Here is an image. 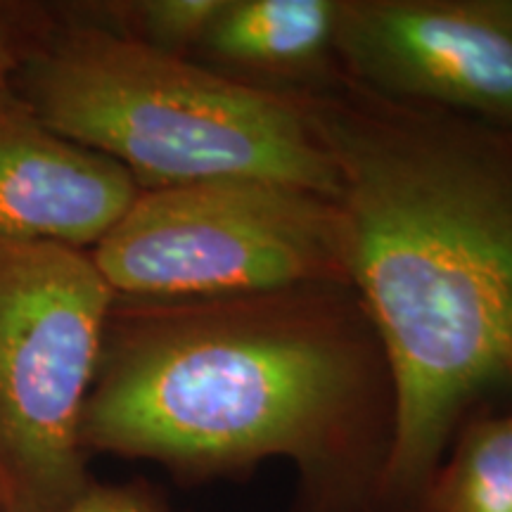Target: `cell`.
Listing matches in <instances>:
<instances>
[{"mask_svg":"<svg viewBox=\"0 0 512 512\" xmlns=\"http://www.w3.org/2000/svg\"><path fill=\"white\" fill-rule=\"evenodd\" d=\"M287 93L337 169L351 290L392 377L377 512H411L470 408L512 387V133L363 86Z\"/></svg>","mask_w":512,"mask_h":512,"instance_id":"cell-1","label":"cell"},{"mask_svg":"<svg viewBox=\"0 0 512 512\" xmlns=\"http://www.w3.org/2000/svg\"><path fill=\"white\" fill-rule=\"evenodd\" d=\"M136 302L107 320L83 451L155 460L188 482L285 458L294 512H377L394 392L351 287Z\"/></svg>","mask_w":512,"mask_h":512,"instance_id":"cell-2","label":"cell"},{"mask_svg":"<svg viewBox=\"0 0 512 512\" xmlns=\"http://www.w3.org/2000/svg\"><path fill=\"white\" fill-rule=\"evenodd\" d=\"M10 79L53 131L114 159L140 190L254 178L339 197L335 164L290 93L119 29L53 31Z\"/></svg>","mask_w":512,"mask_h":512,"instance_id":"cell-3","label":"cell"},{"mask_svg":"<svg viewBox=\"0 0 512 512\" xmlns=\"http://www.w3.org/2000/svg\"><path fill=\"white\" fill-rule=\"evenodd\" d=\"M91 256L124 299L351 287L339 202L254 178L140 190Z\"/></svg>","mask_w":512,"mask_h":512,"instance_id":"cell-4","label":"cell"},{"mask_svg":"<svg viewBox=\"0 0 512 512\" xmlns=\"http://www.w3.org/2000/svg\"><path fill=\"white\" fill-rule=\"evenodd\" d=\"M117 294L91 252L0 240V512L88 489L81 415Z\"/></svg>","mask_w":512,"mask_h":512,"instance_id":"cell-5","label":"cell"},{"mask_svg":"<svg viewBox=\"0 0 512 512\" xmlns=\"http://www.w3.org/2000/svg\"><path fill=\"white\" fill-rule=\"evenodd\" d=\"M335 53L368 91L512 133V0H349Z\"/></svg>","mask_w":512,"mask_h":512,"instance_id":"cell-6","label":"cell"},{"mask_svg":"<svg viewBox=\"0 0 512 512\" xmlns=\"http://www.w3.org/2000/svg\"><path fill=\"white\" fill-rule=\"evenodd\" d=\"M138 195L124 166L53 131L0 74V240L93 249Z\"/></svg>","mask_w":512,"mask_h":512,"instance_id":"cell-7","label":"cell"},{"mask_svg":"<svg viewBox=\"0 0 512 512\" xmlns=\"http://www.w3.org/2000/svg\"><path fill=\"white\" fill-rule=\"evenodd\" d=\"M337 0H226L202 50L228 72L297 83L335 53Z\"/></svg>","mask_w":512,"mask_h":512,"instance_id":"cell-8","label":"cell"},{"mask_svg":"<svg viewBox=\"0 0 512 512\" xmlns=\"http://www.w3.org/2000/svg\"><path fill=\"white\" fill-rule=\"evenodd\" d=\"M411 512H512V413L470 415Z\"/></svg>","mask_w":512,"mask_h":512,"instance_id":"cell-9","label":"cell"},{"mask_svg":"<svg viewBox=\"0 0 512 512\" xmlns=\"http://www.w3.org/2000/svg\"><path fill=\"white\" fill-rule=\"evenodd\" d=\"M226 0H143L121 5L131 29L121 34L164 53L185 57L188 48H200Z\"/></svg>","mask_w":512,"mask_h":512,"instance_id":"cell-10","label":"cell"},{"mask_svg":"<svg viewBox=\"0 0 512 512\" xmlns=\"http://www.w3.org/2000/svg\"><path fill=\"white\" fill-rule=\"evenodd\" d=\"M64 512H171L143 484H88Z\"/></svg>","mask_w":512,"mask_h":512,"instance_id":"cell-11","label":"cell"},{"mask_svg":"<svg viewBox=\"0 0 512 512\" xmlns=\"http://www.w3.org/2000/svg\"><path fill=\"white\" fill-rule=\"evenodd\" d=\"M12 57L8 53V43H5V34H3V27H0V74L5 72H12Z\"/></svg>","mask_w":512,"mask_h":512,"instance_id":"cell-12","label":"cell"}]
</instances>
